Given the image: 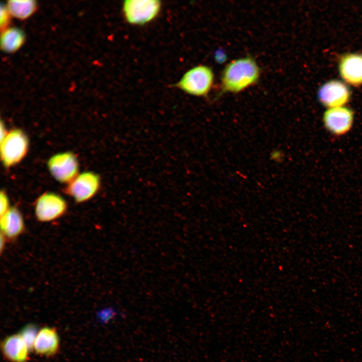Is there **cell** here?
I'll return each instance as SVG.
<instances>
[{
	"label": "cell",
	"mask_w": 362,
	"mask_h": 362,
	"mask_svg": "<svg viewBox=\"0 0 362 362\" xmlns=\"http://www.w3.org/2000/svg\"><path fill=\"white\" fill-rule=\"evenodd\" d=\"M29 146L27 136L23 131H9L1 140V158L4 165L10 167L19 163L26 156Z\"/></svg>",
	"instance_id": "4"
},
{
	"label": "cell",
	"mask_w": 362,
	"mask_h": 362,
	"mask_svg": "<svg viewBox=\"0 0 362 362\" xmlns=\"http://www.w3.org/2000/svg\"><path fill=\"white\" fill-rule=\"evenodd\" d=\"M317 95L319 102L327 109L344 106L351 97L347 85L336 79L323 84L319 88Z\"/></svg>",
	"instance_id": "8"
},
{
	"label": "cell",
	"mask_w": 362,
	"mask_h": 362,
	"mask_svg": "<svg viewBox=\"0 0 362 362\" xmlns=\"http://www.w3.org/2000/svg\"><path fill=\"white\" fill-rule=\"evenodd\" d=\"M338 68L342 79L355 87L362 85V53H349L339 59Z\"/></svg>",
	"instance_id": "10"
},
{
	"label": "cell",
	"mask_w": 362,
	"mask_h": 362,
	"mask_svg": "<svg viewBox=\"0 0 362 362\" xmlns=\"http://www.w3.org/2000/svg\"><path fill=\"white\" fill-rule=\"evenodd\" d=\"M38 332L37 326L31 323L23 327L19 333L27 344L29 350L34 349V343Z\"/></svg>",
	"instance_id": "16"
},
{
	"label": "cell",
	"mask_w": 362,
	"mask_h": 362,
	"mask_svg": "<svg viewBox=\"0 0 362 362\" xmlns=\"http://www.w3.org/2000/svg\"><path fill=\"white\" fill-rule=\"evenodd\" d=\"M35 9V2L33 1H11L8 5L9 12L13 16L20 19L28 17Z\"/></svg>",
	"instance_id": "15"
},
{
	"label": "cell",
	"mask_w": 362,
	"mask_h": 362,
	"mask_svg": "<svg viewBox=\"0 0 362 362\" xmlns=\"http://www.w3.org/2000/svg\"><path fill=\"white\" fill-rule=\"evenodd\" d=\"M7 239L5 238V237L2 234H1V251L2 252V250L4 249V247L5 246L6 240Z\"/></svg>",
	"instance_id": "20"
},
{
	"label": "cell",
	"mask_w": 362,
	"mask_h": 362,
	"mask_svg": "<svg viewBox=\"0 0 362 362\" xmlns=\"http://www.w3.org/2000/svg\"><path fill=\"white\" fill-rule=\"evenodd\" d=\"M59 347V339L56 330L45 327L40 329L36 338L34 349L40 355L51 356L56 353Z\"/></svg>",
	"instance_id": "13"
},
{
	"label": "cell",
	"mask_w": 362,
	"mask_h": 362,
	"mask_svg": "<svg viewBox=\"0 0 362 362\" xmlns=\"http://www.w3.org/2000/svg\"><path fill=\"white\" fill-rule=\"evenodd\" d=\"M24 41V35L18 29L13 28L6 31L2 37V47L5 51H14L19 48Z\"/></svg>",
	"instance_id": "14"
},
{
	"label": "cell",
	"mask_w": 362,
	"mask_h": 362,
	"mask_svg": "<svg viewBox=\"0 0 362 362\" xmlns=\"http://www.w3.org/2000/svg\"><path fill=\"white\" fill-rule=\"evenodd\" d=\"M1 229L6 239H14L23 233L25 230L24 220L20 210L16 207H11L1 216Z\"/></svg>",
	"instance_id": "12"
},
{
	"label": "cell",
	"mask_w": 362,
	"mask_h": 362,
	"mask_svg": "<svg viewBox=\"0 0 362 362\" xmlns=\"http://www.w3.org/2000/svg\"><path fill=\"white\" fill-rule=\"evenodd\" d=\"M261 75V69L250 56L233 60L222 71L220 90L216 97L226 93L237 94L256 84Z\"/></svg>",
	"instance_id": "1"
},
{
	"label": "cell",
	"mask_w": 362,
	"mask_h": 362,
	"mask_svg": "<svg viewBox=\"0 0 362 362\" xmlns=\"http://www.w3.org/2000/svg\"><path fill=\"white\" fill-rule=\"evenodd\" d=\"M1 348L5 357L11 362H26L28 359L29 349L19 334L5 338Z\"/></svg>",
	"instance_id": "11"
},
{
	"label": "cell",
	"mask_w": 362,
	"mask_h": 362,
	"mask_svg": "<svg viewBox=\"0 0 362 362\" xmlns=\"http://www.w3.org/2000/svg\"><path fill=\"white\" fill-rule=\"evenodd\" d=\"M8 12L9 11L7 10L6 8L1 9V26H5L8 21Z\"/></svg>",
	"instance_id": "18"
},
{
	"label": "cell",
	"mask_w": 362,
	"mask_h": 362,
	"mask_svg": "<svg viewBox=\"0 0 362 362\" xmlns=\"http://www.w3.org/2000/svg\"><path fill=\"white\" fill-rule=\"evenodd\" d=\"M47 165L52 176L61 183L68 184L78 174V162L72 152L55 154L49 158Z\"/></svg>",
	"instance_id": "7"
},
{
	"label": "cell",
	"mask_w": 362,
	"mask_h": 362,
	"mask_svg": "<svg viewBox=\"0 0 362 362\" xmlns=\"http://www.w3.org/2000/svg\"><path fill=\"white\" fill-rule=\"evenodd\" d=\"M8 132H7L5 126L3 124L2 122H1V140H2L6 135L7 133Z\"/></svg>",
	"instance_id": "19"
},
{
	"label": "cell",
	"mask_w": 362,
	"mask_h": 362,
	"mask_svg": "<svg viewBox=\"0 0 362 362\" xmlns=\"http://www.w3.org/2000/svg\"><path fill=\"white\" fill-rule=\"evenodd\" d=\"M161 8V2L158 0H127L123 2L122 12L127 23L142 26L155 20Z\"/></svg>",
	"instance_id": "3"
},
{
	"label": "cell",
	"mask_w": 362,
	"mask_h": 362,
	"mask_svg": "<svg viewBox=\"0 0 362 362\" xmlns=\"http://www.w3.org/2000/svg\"><path fill=\"white\" fill-rule=\"evenodd\" d=\"M101 185L99 176L93 172L78 174L65 189L66 193L78 203L86 202L94 197Z\"/></svg>",
	"instance_id": "5"
},
{
	"label": "cell",
	"mask_w": 362,
	"mask_h": 362,
	"mask_svg": "<svg viewBox=\"0 0 362 362\" xmlns=\"http://www.w3.org/2000/svg\"><path fill=\"white\" fill-rule=\"evenodd\" d=\"M322 120L330 133L343 135L348 132L353 125L354 112L345 106L327 109L323 113Z\"/></svg>",
	"instance_id": "9"
},
{
	"label": "cell",
	"mask_w": 362,
	"mask_h": 362,
	"mask_svg": "<svg viewBox=\"0 0 362 362\" xmlns=\"http://www.w3.org/2000/svg\"><path fill=\"white\" fill-rule=\"evenodd\" d=\"M67 208V203L61 196L52 192H47L36 200L35 215L38 221L49 222L62 217Z\"/></svg>",
	"instance_id": "6"
},
{
	"label": "cell",
	"mask_w": 362,
	"mask_h": 362,
	"mask_svg": "<svg viewBox=\"0 0 362 362\" xmlns=\"http://www.w3.org/2000/svg\"><path fill=\"white\" fill-rule=\"evenodd\" d=\"M214 82V73L208 65L200 64L187 71L173 86L189 95L206 97L212 89Z\"/></svg>",
	"instance_id": "2"
},
{
	"label": "cell",
	"mask_w": 362,
	"mask_h": 362,
	"mask_svg": "<svg viewBox=\"0 0 362 362\" xmlns=\"http://www.w3.org/2000/svg\"><path fill=\"white\" fill-rule=\"evenodd\" d=\"M0 204H1V216L6 213L11 207H10L9 201L6 193L4 191H2L0 194Z\"/></svg>",
	"instance_id": "17"
}]
</instances>
